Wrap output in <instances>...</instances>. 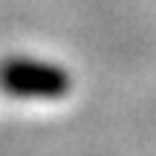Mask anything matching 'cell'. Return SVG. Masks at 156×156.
Listing matches in <instances>:
<instances>
[{"label":"cell","instance_id":"obj_1","mask_svg":"<svg viewBox=\"0 0 156 156\" xmlns=\"http://www.w3.org/2000/svg\"><path fill=\"white\" fill-rule=\"evenodd\" d=\"M0 87L15 98L55 101L73 90V78L64 67L35 58H6L0 64Z\"/></svg>","mask_w":156,"mask_h":156}]
</instances>
